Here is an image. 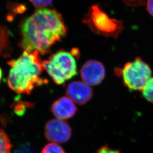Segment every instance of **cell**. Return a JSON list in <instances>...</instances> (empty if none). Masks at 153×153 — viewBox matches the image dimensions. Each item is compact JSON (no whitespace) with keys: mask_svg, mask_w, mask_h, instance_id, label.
<instances>
[{"mask_svg":"<svg viewBox=\"0 0 153 153\" xmlns=\"http://www.w3.org/2000/svg\"><path fill=\"white\" fill-rule=\"evenodd\" d=\"M80 74L84 82L89 86L100 84L105 76V68L102 63L96 60H89L83 65Z\"/></svg>","mask_w":153,"mask_h":153,"instance_id":"7","label":"cell"},{"mask_svg":"<svg viewBox=\"0 0 153 153\" xmlns=\"http://www.w3.org/2000/svg\"><path fill=\"white\" fill-rule=\"evenodd\" d=\"M20 46L25 51H37L42 55L67 35L62 15L56 10L41 9L23 20L20 25Z\"/></svg>","mask_w":153,"mask_h":153,"instance_id":"1","label":"cell"},{"mask_svg":"<svg viewBox=\"0 0 153 153\" xmlns=\"http://www.w3.org/2000/svg\"><path fill=\"white\" fill-rule=\"evenodd\" d=\"M16 153H34L31 148L28 145H22L17 149Z\"/></svg>","mask_w":153,"mask_h":153,"instance_id":"15","label":"cell"},{"mask_svg":"<svg viewBox=\"0 0 153 153\" xmlns=\"http://www.w3.org/2000/svg\"><path fill=\"white\" fill-rule=\"evenodd\" d=\"M54 116L61 120L72 117L77 111L74 102L68 97H62L53 102L51 108Z\"/></svg>","mask_w":153,"mask_h":153,"instance_id":"9","label":"cell"},{"mask_svg":"<svg viewBox=\"0 0 153 153\" xmlns=\"http://www.w3.org/2000/svg\"><path fill=\"white\" fill-rule=\"evenodd\" d=\"M75 55L67 51H58L43 62L44 68L56 84H63L77 74Z\"/></svg>","mask_w":153,"mask_h":153,"instance_id":"4","label":"cell"},{"mask_svg":"<svg viewBox=\"0 0 153 153\" xmlns=\"http://www.w3.org/2000/svg\"><path fill=\"white\" fill-rule=\"evenodd\" d=\"M7 64L11 67L7 84L17 93L30 94L35 87L48 82L40 76L44 68L37 51H25L17 59L11 60Z\"/></svg>","mask_w":153,"mask_h":153,"instance_id":"2","label":"cell"},{"mask_svg":"<svg viewBox=\"0 0 153 153\" xmlns=\"http://www.w3.org/2000/svg\"><path fill=\"white\" fill-rule=\"evenodd\" d=\"M12 145L4 130L0 129V153H10Z\"/></svg>","mask_w":153,"mask_h":153,"instance_id":"10","label":"cell"},{"mask_svg":"<svg viewBox=\"0 0 153 153\" xmlns=\"http://www.w3.org/2000/svg\"><path fill=\"white\" fill-rule=\"evenodd\" d=\"M127 6L131 7H138L144 5L147 0H123Z\"/></svg>","mask_w":153,"mask_h":153,"instance_id":"14","label":"cell"},{"mask_svg":"<svg viewBox=\"0 0 153 153\" xmlns=\"http://www.w3.org/2000/svg\"><path fill=\"white\" fill-rule=\"evenodd\" d=\"M147 10L151 16H153V0H147Z\"/></svg>","mask_w":153,"mask_h":153,"instance_id":"17","label":"cell"},{"mask_svg":"<svg viewBox=\"0 0 153 153\" xmlns=\"http://www.w3.org/2000/svg\"><path fill=\"white\" fill-rule=\"evenodd\" d=\"M142 92L145 98L153 104V77L151 78Z\"/></svg>","mask_w":153,"mask_h":153,"instance_id":"11","label":"cell"},{"mask_svg":"<svg viewBox=\"0 0 153 153\" xmlns=\"http://www.w3.org/2000/svg\"><path fill=\"white\" fill-rule=\"evenodd\" d=\"M41 153H65L61 146L56 143H50L44 148Z\"/></svg>","mask_w":153,"mask_h":153,"instance_id":"12","label":"cell"},{"mask_svg":"<svg viewBox=\"0 0 153 153\" xmlns=\"http://www.w3.org/2000/svg\"><path fill=\"white\" fill-rule=\"evenodd\" d=\"M82 22L94 33L105 37H111L117 39L124 28L121 20L110 17L98 4L90 7Z\"/></svg>","mask_w":153,"mask_h":153,"instance_id":"3","label":"cell"},{"mask_svg":"<svg viewBox=\"0 0 153 153\" xmlns=\"http://www.w3.org/2000/svg\"><path fill=\"white\" fill-rule=\"evenodd\" d=\"M116 72L122 76L126 86L134 91H142L152 78L150 67L139 57L126 63L123 68L118 69Z\"/></svg>","mask_w":153,"mask_h":153,"instance_id":"5","label":"cell"},{"mask_svg":"<svg viewBox=\"0 0 153 153\" xmlns=\"http://www.w3.org/2000/svg\"><path fill=\"white\" fill-rule=\"evenodd\" d=\"M35 7L37 8L46 7L52 4L53 0H29Z\"/></svg>","mask_w":153,"mask_h":153,"instance_id":"13","label":"cell"},{"mask_svg":"<svg viewBox=\"0 0 153 153\" xmlns=\"http://www.w3.org/2000/svg\"><path fill=\"white\" fill-rule=\"evenodd\" d=\"M67 94L76 104L83 105L91 99L93 91L89 85L84 82L74 81L67 87Z\"/></svg>","mask_w":153,"mask_h":153,"instance_id":"8","label":"cell"},{"mask_svg":"<svg viewBox=\"0 0 153 153\" xmlns=\"http://www.w3.org/2000/svg\"><path fill=\"white\" fill-rule=\"evenodd\" d=\"M1 77H2V71L1 68H0V81L1 80Z\"/></svg>","mask_w":153,"mask_h":153,"instance_id":"18","label":"cell"},{"mask_svg":"<svg viewBox=\"0 0 153 153\" xmlns=\"http://www.w3.org/2000/svg\"><path fill=\"white\" fill-rule=\"evenodd\" d=\"M45 135L50 141L61 144L68 141L71 135V129L65 121L59 119L50 120L47 123Z\"/></svg>","mask_w":153,"mask_h":153,"instance_id":"6","label":"cell"},{"mask_svg":"<svg viewBox=\"0 0 153 153\" xmlns=\"http://www.w3.org/2000/svg\"><path fill=\"white\" fill-rule=\"evenodd\" d=\"M96 153H120V152L119 151L111 149L107 146H105L99 149Z\"/></svg>","mask_w":153,"mask_h":153,"instance_id":"16","label":"cell"}]
</instances>
